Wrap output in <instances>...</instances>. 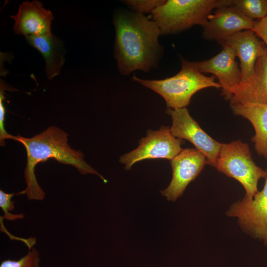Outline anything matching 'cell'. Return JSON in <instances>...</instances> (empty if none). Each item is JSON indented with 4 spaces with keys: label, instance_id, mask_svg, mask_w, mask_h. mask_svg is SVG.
Listing matches in <instances>:
<instances>
[{
    "label": "cell",
    "instance_id": "obj_1",
    "mask_svg": "<svg viewBox=\"0 0 267 267\" xmlns=\"http://www.w3.org/2000/svg\"><path fill=\"white\" fill-rule=\"evenodd\" d=\"M113 20L114 56L120 73L127 75L138 70L148 72L156 67L162 49L155 23L143 14L125 10H118Z\"/></svg>",
    "mask_w": 267,
    "mask_h": 267
},
{
    "label": "cell",
    "instance_id": "obj_21",
    "mask_svg": "<svg viewBox=\"0 0 267 267\" xmlns=\"http://www.w3.org/2000/svg\"><path fill=\"white\" fill-rule=\"evenodd\" d=\"M164 0H128L125 3L134 12L143 14L145 13L152 12L157 7L163 4Z\"/></svg>",
    "mask_w": 267,
    "mask_h": 267
},
{
    "label": "cell",
    "instance_id": "obj_20",
    "mask_svg": "<svg viewBox=\"0 0 267 267\" xmlns=\"http://www.w3.org/2000/svg\"><path fill=\"white\" fill-rule=\"evenodd\" d=\"M10 87L3 80L0 79V145L4 146L5 144L4 140L6 139H14L15 136L8 134L4 129V120L5 115V109L3 104L5 99V89H9Z\"/></svg>",
    "mask_w": 267,
    "mask_h": 267
},
{
    "label": "cell",
    "instance_id": "obj_13",
    "mask_svg": "<svg viewBox=\"0 0 267 267\" xmlns=\"http://www.w3.org/2000/svg\"><path fill=\"white\" fill-rule=\"evenodd\" d=\"M230 46L240 61L241 81L247 83L252 78L261 50L265 45L253 30H244L231 36L223 43Z\"/></svg>",
    "mask_w": 267,
    "mask_h": 267
},
{
    "label": "cell",
    "instance_id": "obj_5",
    "mask_svg": "<svg viewBox=\"0 0 267 267\" xmlns=\"http://www.w3.org/2000/svg\"><path fill=\"white\" fill-rule=\"evenodd\" d=\"M215 168L237 180L251 198L259 191V180L267 174L254 162L248 145L239 140L222 144Z\"/></svg>",
    "mask_w": 267,
    "mask_h": 267
},
{
    "label": "cell",
    "instance_id": "obj_17",
    "mask_svg": "<svg viewBox=\"0 0 267 267\" xmlns=\"http://www.w3.org/2000/svg\"><path fill=\"white\" fill-rule=\"evenodd\" d=\"M231 3L252 20L267 16V0H231Z\"/></svg>",
    "mask_w": 267,
    "mask_h": 267
},
{
    "label": "cell",
    "instance_id": "obj_3",
    "mask_svg": "<svg viewBox=\"0 0 267 267\" xmlns=\"http://www.w3.org/2000/svg\"><path fill=\"white\" fill-rule=\"evenodd\" d=\"M181 69L176 75L162 80H143L135 75L133 80L162 96L168 108H186L192 96L197 91L207 88H221L215 76L208 77L191 66L187 60L180 58Z\"/></svg>",
    "mask_w": 267,
    "mask_h": 267
},
{
    "label": "cell",
    "instance_id": "obj_14",
    "mask_svg": "<svg viewBox=\"0 0 267 267\" xmlns=\"http://www.w3.org/2000/svg\"><path fill=\"white\" fill-rule=\"evenodd\" d=\"M229 101L230 105L248 102L267 105V51L265 45L257 59L252 78L246 84L239 85Z\"/></svg>",
    "mask_w": 267,
    "mask_h": 267
},
{
    "label": "cell",
    "instance_id": "obj_10",
    "mask_svg": "<svg viewBox=\"0 0 267 267\" xmlns=\"http://www.w3.org/2000/svg\"><path fill=\"white\" fill-rule=\"evenodd\" d=\"M255 21L245 16L231 4V0L215 9L202 26V36L221 45L231 36L239 32L253 30Z\"/></svg>",
    "mask_w": 267,
    "mask_h": 267
},
{
    "label": "cell",
    "instance_id": "obj_7",
    "mask_svg": "<svg viewBox=\"0 0 267 267\" xmlns=\"http://www.w3.org/2000/svg\"><path fill=\"white\" fill-rule=\"evenodd\" d=\"M182 140L175 137L169 127L162 126L157 131L148 130L138 147L122 156L119 161L130 170L135 163L147 159L172 160L181 150Z\"/></svg>",
    "mask_w": 267,
    "mask_h": 267
},
{
    "label": "cell",
    "instance_id": "obj_4",
    "mask_svg": "<svg viewBox=\"0 0 267 267\" xmlns=\"http://www.w3.org/2000/svg\"><path fill=\"white\" fill-rule=\"evenodd\" d=\"M228 0H168L151 12L160 35L178 33L193 26H203L213 10Z\"/></svg>",
    "mask_w": 267,
    "mask_h": 267
},
{
    "label": "cell",
    "instance_id": "obj_2",
    "mask_svg": "<svg viewBox=\"0 0 267 267\" xmlns=\"http://www.w3.org/2000/svg\"><path fill=\"white\" fill-rule=\"evenodd\" d=\"M68 134L62 129L51 126L32 137L15 136V140L25 147L27 163L24 171L25 189L18 194H26L29 200H43L45 193L39 185L35 173L37 165L52 158L58 162L75 167L83 175L98 176L104 182L107 180L84 159L83 153L72 148L68 144Z\"/></svg>",
    "mask_w": 267,
    "mask_h": 267
},
{
    "label": "cell",
    "instance_id": "obj_16",
    "mask_svg": "<svg viewBox=\"0 0 267 267\" xmlns=\"http://www.w3.org/2000/svg\"><path fill=\"white\" fill-rule=\"evenodd\" d=\"M233 113L248 120L255 130L252 140L257 153L267 159V105L243 103L230 105Z\"/></svg>",
    "mask_w": 267,
    "mask_h": 267
},
{
    "label": "cell",
    "instance_id": "obj_11",
    "mask_svg": "<svg viewBox=\"0 0 267 267\" xmlns=\"http://www.w3.org/2000/svg\"><path fill=\"white\" fill-rule=\"evenodd\" d=\"M222 46L223 48L220 52L209 59L196 61L187 60V62L203 74H213L218 79L222 95L229 100L233 92L241 83V73L234 50L226 44Z\"/></svg>",
    "mask_w": 267,
    "mask_h": 267
},
{
    "label": "cell",
    "instance_id": "obj_8",
    "mask_svg": "<svg viewBox=\"0 0 267 267\" xmlns=\"http://www.w3.org/2000/svg\"><path fill=\"white\" fill-rule=\"evenodd\" d=\"M166 112L172 119L170 128L172 134L178 138L186 139L191 142L205 155L208 164L215 167L222 143L204 132L186 108H168Z\"/></svg>",
    "mask_w": 267,
    "mask_h": 267
},
{
    "label": "cell",
    "instance_id": "obj_9",
    "mask_svg": "<svg viewBox=\"0 0 267 267\" xmlns=\"http://www.w3.org/2000/svg\"><path fill=\"white\" fill-rule=\"evenodd\" d=\"M206 164V157L196 148L182 149L171 160L172 180L167 188L160 191L161 194L168 201L175 202Z\"/></svg>",
    "mask_w": 267,
    "mask_h": 267
},
{
    "label": "cell",
    "instance_id": "obj_12",
    "mask_svg": "<svg viewBox=\"0 0 267 267\" xmlns=\"http://www.w3.org/2000/svg\"><path fill=\"white\" fill-rule=\"evenodd\" d=\"M14 20V33L25 37L51 33V25L54 16L50 10L44 8L38 0L22 2L18 12L10 15Z\"/></svg>",
    "mask_w": 267,
    "mask_h": 267
},
{
    "label": "cell",
    "instance_id": "obj_18",
    "mask_svg": "<svg viewBox=\"0 0 267 267\" xmlns=\"http://www.w3.org/2000/svg\"><path fill=\"white\" fill-rule=\"evenodd\" d=\"M41 260L38 251L33 247L27 254L17 260L10 259L1 262L0 267H40Z\"/></svg>",
    "mask_w": 267,
    "mask_h": 267
},
{
    "label": "cell",
    "instance_id": "obj_19",
    "mask_svg": "<svg viewBox=\"0 0 267 267\" xmlns=\"http://www.w3.org/2000/svg\"><path fill=\"white\" fill-rule=\"evenodd\" d=\"M14 193H7L2 190H0V207L4 213V215L0 219H4L8 221H15L18 219H22L24 218L23 214H12L10 211L14 209V202L11 199Z\"/></svg>",
    "mask_w": 267,
    "mask_h": 267
},
{
    "label": "cell",
    "instance_id": "obj_6",
    "mask_svg": "<svg viewBox=\"0 0 267 267\" xmlns=\"http://www.w3.org/2000/svg\"><path fill=\"white\" fill-rule=\"evenodd\" d=\"M263 188L254 197L245 194L226 211L229 217L235 218L241 229L251 237L267 246V170Z\"/></svg>",
    "mask_w": 267,
    "mask_h": 267
},
{
    "label": "cell",
    "instance_id": "obj_22",
    "mask_svg": "<svg viewBox=\"0 0 267 267\" xmlns=\"http://www.w3.org/2000/svg\"><path fill=\"white\" fill-rule=\"evenodd\" d=\"M253 30L264 42L267 51V16L255 21Z\"/></svg>",
    "mask_w": 267,
    "mask_h": 267
},
{
    "label": "cell",
    "instance_id": "obj_15",
    "mask_svg": "<svg viewBox=\"0 0 267 267\" xmlns=\"http://www.w3.org/2000/svg\"><path fill=\"white\" fill-rule=\"evenodd\" d=\"M25 39L43 56L47 79L51 80L58 76L65 61V49L60 39L52 33L28 36Z\"/></svg>",
    "mask_w": 267,
    "mask_h": 267
}]
</instances>
